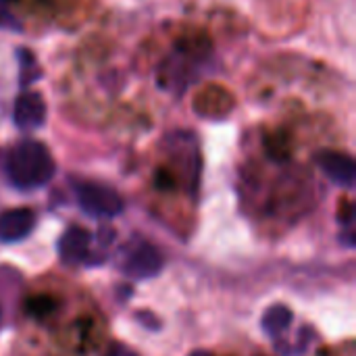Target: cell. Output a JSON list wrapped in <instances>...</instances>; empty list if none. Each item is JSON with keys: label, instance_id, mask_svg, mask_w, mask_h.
Instances as JSON below:
<instances>
[{"label": "cell", "instance_id": "cell-7", "mask_svg": "<svg viewBox=\"0 0 356 356\" xmlns=\"http://www.w3.org/2000/svg\"><path fill=\"white\" fill-rule=\"evenodd\" d=\"M35 227V213L31 209H10L0 213V242L13 244L27 238Z\"/></svg>", "mask_w": 356, "mask_h": 356}, {"label": "cell", "instance_id": "cell-5", "mask_svg": "<svg viewBox=\"0 0 356 356\" xmlns=\"http://www.w3.org/2000/svg\"><path fill=\"white\" fill-rule=\"evenodd\" d=\"M315 163L334 184L348 190L355 188L356 165L350 154L338 150H321L315 154Z\"/></svg>", "mask_w": 356, "mask_h": 356}, {"label": "cell", "instance_id": "cell-3", "mask_svg": "<svg viewBox=\"0 0 356 356\" xmlns=\"http://www.w3.org/2000/svg\"><path fill=\"white\" fill-rule=\"evenodd\" d=\"M121 267L125 275L134 280H148V277H154L163 269V257L152 244L140 240V242H134L125 250Z\"/></svg>", "mask_w": 356, "mask_h": 356}, {"label": "cell", "instance_id": "cell-1", "mask_svg": "<svg viewBox=\"0 0 356 356\" xmlns=\"http://www.w3.org/2000/svg\"><path fill=\"white\" fill-rule=\"evenodd\" d=\"M56 171L50 150L38 140L17 142L4 154V175L19 190H35L46 186Z\"/></svg>", "mask_w": 356, "mask_h": 356}, {"label": "cell", "instance_id": "cell-10", "mask_svg": "<svg viewBox=\"0 0 356 356\" xmlns=\"http://www.w3.org/2000/svg\"><path fill=\"white\" fill-rule=\"evenodd\" d=\"M0 27H4V29H19L21 27L8 8V0H0Z\"/></svg>", "mask_w": 356, "mask_h": 356}, {"label": "cell", "instance_id": "cell-9", "mask_svg": "<svg viewBox=\"0 0 356 356\" xmlns=\"http://www.w3.org/2000/svg\"><path fill=\"white\" fill-rule=\"evenodd\" d=\"M17 56H19V65H21L19 69H21V88H23V86H29L35 77H40L42 71L35 63V56L29 50L23 48L17 52Z\"/></svg>", "mask_w": 356, "mask_h": 356}, {"label": "cell", "instance_id": "cell-4", "mask_svg": "<svg viewBox=\"0 0 356 356\" xmlns=\"http://www.w3.org/2000/svg\"><path fill=\"white\" fill-rule=\"evenodd\" d=\"M46 100L40 92L23 90L13 106V121L19 129L23 131H33L46 123Z\"/></svg>", "mask_w": 356, "mask_h": 356}, {"label": "cell", "instance_id": "cell-12", "mask_svg": "<svg viewBox=\"0 0 356 356\" xmlns=\"http://www.w3.org/2000/svg\"><path fill=\"white\" fill-rule=\"evenodd\" d=\"M106 356H138V353H134L131 348H127L123 344H115V346H111Z\"/></svg>", "mask_w": 356, "mask_h": 356}, {"label": "cell", "instance_id": "cell-8", "mask_svg": "<svg viewBox=\"0 0 356 356\" xmlns=\"http://www.w3.org/2000/svg\"><path fill=\"white\" fill-rule=\"evenodd\" d=\"M292 317H294L292 311L288 307H284V305H275V307L267 309V313L263 315V330H265V334H269L271 338L284 334L290 327Z\"/></svg>", "mask_w": 356, "mask_h": 356}, {"label": "cell", "instance_id": "cell-6", "mask_svg": "<svg viewBox=\"0 0 356 356\" xmlns=\"http://www.w3.org/2000/svg\"><path fill=\"white\" fill-rule=\"evenodd\" d=\"M58 254L65 265H90L92 254V236L83 227H69L60 242H58Z\"/></svg>", "mask_w": 356, "mask_h": 356}, {"label": "cell", "instance_id": "cell-13", "mask_svg": "<svg viewBox=\"0 0 356 356\" xmlns=\"http://www.w3.org/2000/svg\"><path fill=\"white\" fill-rule=\"evenodd\" d=\"M190 356H213V355H209V353H202V350H198V353H192Z\"/></svg>", "mask_w": 356, "mask_h": 356}, {"label": "cell", "instance_id": "cell-2", "mask_svg": "<svg viewBox=\"0 0 356 356\" xmlns=\"http://www.w3.org/2000/svg\"><path fill=\"white\" fill-rule=\"evenodd\" d=\"M77 204L92 217H117L123 213V198L111 186L98 181H75L73 184Z\"/></svg>", "mask_w": 356, "mask_h": 356}, {"label": "cell", "instance_id": "cell-11", "mask_svg": "<svg viewBox=\"0 0 356 356\" xmlns=\"http://www.w3.org/2000/svg\"><path fill=\"white\" fill-rule=\"evenodd\" d=\"M52 307H54V302L52 300H48V298H35V300H31L29 302V311L33 313V315H46V313H50L52 311Z\"/></svg>", "mask_w": 356, "mask_h": 356}]
</instances>
